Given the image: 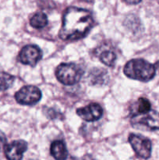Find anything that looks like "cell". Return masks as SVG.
<instances>
[{"label":"cell","instance_id":"cell-1","mask_svg":"<svg viewBox=\"0 0 159 160\" xmlns=\"http://www.w3.org/2000/svg\"><path fill=\"white\" fill-rule=\"evenodd\" d=\"M94 18L89 10L71 6L65 9L59 36L64 41H76L86 37L94 26Z\"/></svg>","mask_w":159,"mask_h":160},{"label":"cell","instance_id":"cell-2","mask_svg":"<svg viewBox=\"0 0 159 160\" xmlns=\"http://www.w3.org/2000/svg\"><path fill=\"white\" fill-rule=\"evenodd\" d=\"M124 73L133 80L147 82L155 76L154 66L142 59H132L125 65Z\"/></svg>","mask_w":159,"mask_h":160},{"label":"cell","instance_id":"cell-3","mask_svg":"<svg viewBox=\"0 0 159 160\" xmlns=\"http://www.w3.org/2000/svg\"><path fill=\"white\" fill-rule=\"evenodd\" d=\"M84 75V70L76 63H62L55 70V76L59 82L65 85H73L79 82Z\"/></svg>","mask_w":159,"mask_h":160},{"label":"cell","instance_id":"cell-4","mask_svg":"<svg viewBox=\"0 0 159 160\" xmlns=\"http://www.w3.org/2000/svg\"><path fill=\"white\" fill-rule=\"evenodd\" d=\"M41 96L40 89L33 85L24 86L15 94V98L17 102L26 106H32L37 103Z\"/></svg>","mask_w":159,"mask_h":160},{"label":"cell","instance_id":"cell-5","mask_svg":"<svg viewBox=\"0 0 159 160\" xmlns=\"http://www.w3.org/2000/svg\"><path fill=\"white\" fill-rule=\"evenodd\" d=\"M129 142L139 157L145 159L150 158L152 146L149 139L140 134H130L129 136Z\"/></svg>","mask_w":159,"mask_h":160},{"label":"cell","instance_id":"cell-6","mask_svg":"<svg viewBox=\"0 0 159 160\" xmlns=\"http://www.w3.org/2000/svg\"><path fill=\"white\" fill-rule=\"evenodd\" d=\"M131 122L133 127L137 128L143 127L151 131L159 130V112L150 110L146 113L134 115Z\"/></svg>","mask_w":159,"mask_h":160},{"label":"cell","instance_id":"cell-7","mask_svg":"<svg viewBox=\"0 0 159 160\" xmlns=\"http://www.w3.org/2000/svg\"><path fill=\"white\" fill-rule=\"evenodd\" d=\"M42 52L35 45H27L23 47L19 54V60L25 65L34 67L41 59Z\"/></svg>","mask_w":159,"mask_h":160},{"label":"cell","instance_id":"cell-8","mask_svg":"<svg viewBox=\"0 0 159 160\" xmlns=\"http://www.w3.org/2000/svg\"><path fill=\"white\" fill-rule=\"evenodd\" d=\"M27 149V143L23 140L13 141L4 147V152L8 160H22L23 153Z\"/></svg>","mask_w":159,"mask_h":160},{"label":"cell","instance_id":"cell-9","mask_svg":"<svg viewBox=\"0 0 159 160\" xmlns=\"http://www.w3.org/2000/svg\"><path fill=\"white\" fill-rule=\"evenodd\" d=\"M76 113L83 120L87 122H94L99 120L103 115V109L100 105L91 103L76 110Z\"/></svg>","mask_w":159,"mask_h":160},{"label":"cell","instance_id":"cell-10","mask_svg":"<svg viewBox=\"0 0 159 160\" xmlns=\"http://www.w3.org/2000/svg\"><path fill=\"white\" fill-rule=\"evenodd\" d=\"M50 152L55 159L65 160L68 156V150L63 141L56 140L51 145Z\"/></svg>","mask_w":159,"mask_h":160},{"label":"cell","instance_id":"cell-11","mask_svg":"<svg viewBox=\"0 0 159 160\" xmlns=\"http://www.w3.org/2000/svg\"><path fill=\"white\" fill-rule=\"evenodd\" d=\"M98 56L100 60L108 67H114L116 60V54L110 48H106V46L101 47L98 48Z\"/></svg>","mask_w":159,"mask_h":160},{"label":"cell","instance_id":"cell-12","mask_svg":"<svg viewBox=\"0 0 159 160\" xmlns=\"http://www.w3.org/2000/svg\"><path fill=\"white\" fill-rule=\"evenodd\" d=\"M48 17L44 12H39L34 14L30 20V23L31 26L37 29L43 28L48 24Z\"/></svg>","mask_w":159,"mask_h":160},{"label":"cell","instance_id":"cell-13","mask_svg":"<svg viewBox=\"0 0 159 160\" xmlns=\"http://www.w3.org/2000/svg\"><path fill=\"white\" fill-rule=\"evenodd\" d=\"M90 81L93 84H101L104 83L107 77V71L102 69H94L90 73Z\"/></svg>","mask_w":159,"mask_h":160},{"label":"cell","instance_id":"cell-14","mask_svg":"<svg viewBox=\"0 0 159 160\" xmlns=\"http://www.w3.org/2000/svg\"><path fill=\"white\" fill-rule=\"evenodd\" d=\"M150 110H151V103H150V102L147 98H140L136 102L133 109H132V112H133L134 116L137 115V114L146 113V112H149Z\"/></svg>","mask_w":159,"mask_h":160},{"label":"cell","instance_id":"cell-15","mask_svg":"<svg viewBox=\"0 0 159 160\" xmlns=\"http://www.w3.org/2000/svg\"><path fill=\"white\" fill-rule=\"evenodd\" d=\"M14 77L9 73L0 72V91H6L12 85L14 82Z\"/></svg>","mask_w":159,"mask_h":160},{"label":"cell","instance_id":"cell-16","mask_svg":"<svg viewBox=\"0 0 159 160\" xmlns=\"http://www.w3.org/2000/svg\"><path fill=\"white\" fill-rule=\"evenodd\" d=\"M6 145V138L5 134L0 131V152L2 148H4L5 145Z\"/></svg>","mask_w":159,"mask_h":160},{"label":"cell","instance_id":"cell-17","mask_svg":"<svg viewBox=\"0 0 159 160\" xmlns=\"http://www.w3.org/2000/svg\"><path fill=\"white\" fill-rule=\"evenodd\" d=\"M124 1L129 5H136L140 3L141 0H124Z\"/></svg>","mask_w":159,"mask_h":160},{"label":"cell","instance_id":"cell-18","mask_svg":"<svg viewBox=\"0 0 159 160\" xmlns=\"http://www.w3.org/2000/svg\"><path fill=\"white\" fill-rule=\"evenodd\" d=\"M81 160H97L95 159L94 157H93L92 156H90V155H86V156H84V157L82 158V159Z\"/></svg>","mask_w":159,"mask_h":160},{"label":"cell","instance_id":"cell-19","mask_svg":"<svg viewBox=\"0 0 159 160\" xmlns=\"http://www.w3.org/2000/svg\"><path fill=\"white\" fill-rule=\"evenodd\" d=\"M154 66V68H155V71L159 74V60L157 61Z\"/></svg>","mask_w":159,"mask_h":160},{"label":"cell","instance_id":"cell-20","mask_svg":"<svg viewBox=\"0 0 159 160\" xmlns=\"http://www.w3.org/2000/svg\"><path fill=\"white\" fill-rule=\"evenodd\" d=\"M82 1H84V2H93L94 0H82Z\"/></svg>","mask_w":159,"mask_h":160},{"label":"cell","instance_id":"cell-21","mask_svg":"<svg viewBox=\"0 0 159 160\" xmlns=\"http://www.w3.org/2000/svg\"><path fill=\"white\" fill-rule=\"evenodd\" d=\"M32 160H34V159H32Z\"/></svg>","mask_w":159,"mask_h":160}]
</instances>
